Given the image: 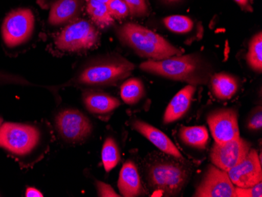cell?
<instances>
[{
	"instance_id": "cell-5",
	"label": "cell",
	"mask_w": 262,
	"mask_h": 197,
	"mask_svg": "<svg viewBox=\"0 0 262 197\" xmlns=\"http://www.w3.org/2000/svg\"><path fill=\"white\" fill-rule=\"evenodd\" d=\"M99 34L91 22L79 19L71 22L55 39L57 49L67 52H79L96 45Z\"/></svg>"
},
{
	"instance_id": "cell-16",
	"label": "cell",
	"mask_w": 262,
	"mask_h": 197,
	"mask_svg": "<svg viewBox=\"0 0 262 197\" xmlns=\"http://www.w3.org/2000/svg\"><path fill=\"white\" fill-rule=\"evenodd\" d=\"M118 188L123 196H139L142 194L141 177L133 161L128 160L123 164L118 180Z\"/></svg>"
},
{
	"instance_id": "cell-18",
	"label": "cell",
	"mask_w": 262,
	"mask_h": 197,
	"mask_svg": "<svg viewBox=\"0 0 262 197\" xmlns=\"http://www.w3.org/2000/svg\"><path fill=\"white\" fill-rule=\"evenodd\" d=\"M210 83L213 95L220 100L230 99L239 90V79L229 73L212 75Z\"/></svg>"
},
{
	"instance_id": "cell-15",
	"label": "cell",
	"mask_w": 262,
	"mask_h": 197,
	"mask_svg": "<svg viewBox=\"0 0 262 197\" xmlns=\"http://www.w3.org/2000/svg\"><path fill=\"white\" fill-rule=\"evenodd\" d=\"M83 0H56L51 5L48 21L59 26L74 21L82 11Z\"/></svg>"
},
{
	"instance_id": "cell-21",
	"label": "cell",
	"mask_w": 262,
	"mask_h": 197,
	"mask_svg": "<svg viewBox=\"0 0 262 197\" xmlns=\"http://www.w3.org/2000/svg\"><path fill=\"white\" fill-rule=\"evenodd\" d=\"M86 10L95 24L105 29L114 23V18L110 15L107 4L99 2L98 0H88Z\"/></svg>"
},
{
	"instance_id": "cell-26",
	"label": "cell",
	"mask_w": 262,
	"mask_h": 197,
	"mask_svg": "<svg viewBox=\"0 0 262 197\" xmlns=\"http://www.w3.org/2000/svg\"><path fill=\"white\" fill-rule=\"evenodd\" d=\"M4 85L34 86L33 83L29 82L26 78L22 77L21 76L0 70V86H4Z\"/></svg>"
},
{
	"instance_id": "cell-24",
	"label": "cell",
	"mask_w": 262,
	"mask_h": 197,
	"mask_svg": "<svg viewBox=\"0 0 262 197\" xmlns=\"http://www.w3.org/2000/svg\"><path fill=\"white\" fill-rule=\"evenodd\" d=\"M163 22L166 29L174 33L186 34L194 27L193 20L184 15L168 16L163 19Z\"/></svg>"
},
{
	"instance_id": "cell-20",
	"label": "cell",
	"mask_w": 262,
	"mask_h": 197,
	"mask_svg": "<svg viewBox=\"0 0 262 197\" xmlns=\"http://www.w3.org/2000/svg\"><path fill=\"white\" fill-rule=\"evenodd\" d=\"M120 96L127 105H135L145 96V89L142 81L131 78L125 81L120 87Z\"/></svg>"
},
{
	"instance_id": "cell-6",
	"label": "cell",
	"mask_w": 262,
	"mask_h": 197,
	"mask_svg": "<svg viewBox=\"0 0 262 197\" xmlns=\"http://www.w3.org/2000/svg\"><path fill=\"white\" fill-rule=\"evenodd\" d=\"M39 138V130L31 125L6 123L0 126V147L15 155L30 154Z\"/></svg>"
},
{
	"instance_id": "cell-19",
	"label": "cell",
	"mask_w": 262,
	"mask_h": 197,
	"mask_svg": "<svg viewBox=\"0 0 262 197\" xmlns=\"http://www.w3.org/2000/svg\"><path fill=\"white\" fill-rule=\"evenodd\" d=\"M181 140L192 148L204 149L209 141V133L204 126H182L179 130Z\"/></svg>"
},
{
	"instance_id": "cell-13",
	"label": "cell",
	"mask_w": 262,
	"mask_h": 197,
	"mask_svg": "<svg viewBox=\"0 0 262 197\" xmlns=\"http://www.w3.org/2000/svg\"><path fill=\"white\" fill-rule=\"evenodd\" d=\"M132 126L135 130L147 138L163 154L171 156L173 158L178 160L183 159V156L177 148L176 145L170 140V138L161 130L156 128L152 125L148 124L140 120H135L132 122Z\"/></svg>"
},
{
	"instance_id": "cell-29",
	"label": "cell",
	"mask_w": 262,
	"mask_h": 197,
	"mask_svg": "<svg viewBox=\"0 0 262 197\" xmlns=\"http://www.w3.org/2000/svg\"><path fill=\"white\" fill-rule=\"evenodd\" d=\"M97 191L98 196L101 197H119L120 196L116 191L113 189L111 185L104 183L103 182H97Z\"/></svg>"
},
{
	"instance_id": "cell-27",
	"label": "cell",
	"mask_w": 262,
	"mask_h": 197,
	"mask_svg": "<svg viewBox=\"0 0 262 197\" xmlns=\"http://www.w3.org/2000/svg\"><path fill=\"white\" fill-rule=\"evenodd\" d=\"M129 10V14L135 17H143L148 14L146 0H124Z\"/></svg>"
},
{
	"instance_id": "cell-7",
	"label": "cell",
	"mask_w": 262,
	"mask_h": 197,
	"mask_svg": "<svg viewBox=\"0 0 262 197\" xmlns=\"http://www.w3.org/2000/svg\"><path fill=\"white\" fill-rule=\"evenodd\" d=\"M34 28L35 17L30 9L12 10L3 22V39L9 48H16L30 39Z\"/></svg>"
},
{
	"instance_id": "cell-8",
	"label": "cell",
	"mask_w": 262,
	"mask_h": 197,
	"mask_svg": "<svg viewBox=\"0 0 262 197\" xmlns=\"http://www.w3.org/2000/svg\"><path fill=\"white\" fill-rule=\"evenodd\" d=\"M55 123L60 136L70 143L82 142L92 133L91 120L77 110L67 108L60 112L56 117Z\"/></svg>"
},
{
	"instance_id": "cell-2",
	"label": "cell",
	"mask_w": 262,
	"mask_h": 197,
	"mask_svg": "<svg viewBox=\"0 0 262 197\" xmlns=\"http://www.w3.org/2000/svg\"><path fill=\"white\" fill-rule=\"evenodd\" d=\"M118 38L138 55L151 61H160L182 54L163 36L135 23H126L116 30Z\"/></svg>"
},
{
	"instance_id": "cell-4",
	"label": "cell",
	"mask_w": 262,
	"mask_h": 197,
	"mask_svg": "<svg viewBox=\"0 0 262 197\" xmlns=\"http://www.w3.org/2000/svg\"><path fill=\"white\" fill-rule=\"evenodd\" d=\"M189 177L188 167L171 159L158 158L147 167L148 184L155 192L164 196H175L180 193Z\"/></svg>"
},
{
	"instance_id": "cell-34",
	"label": "cell",
	"mask_w": 262,
	"mask_h": 197,
	"mask_svg": "<svg viewBox=\"0 0 262 197\" xmlns=\"http://www.w3.org/2000/svg\"><path fill=\"white\" fill-rule=\"evenodd\" d=\"M99 2L104 3V4H108L110 2V0H98Z\"/></svg>"
},
{
	"instance_id": "cell-1",
	"label": "cell",
	"mask_w": 262,
	"mask_h": 197,
	"mask_svg": "<svg viewBox=\"0 0 262 197\" xmlns=\"http://www.w3.org/2000/svg\"><path fill=\"white\" fill-rule=\"evenodd\" d=\"M140 69L151 74L193 86L207 84L213 75L210 64L201 56L195 54H179L160 61L148 60L141 63Z\"/></svg>"
},
{
	"instance_id": "cell-35",
	"label": "cell",
	"mask_w": 262,
	"mask_h": 197,
	"mask_svg": "<svg viewBox=\"0 0 262 197\" xmlns=\"http://www.w3.org/2000/svg\"><path fill=\"white\" fill-rule=\"evenodd\" d=\"M3 123V119L0 117V126H1V125H2Z\"/></svg>"
},
{
	"instance_id": "cell-14",
	"label": "cell",
	"mask_w": 262,
	"mask_h": 197,
	"mask_svg": "<svg viewBox=\"0 0 262 197\" xmlns=\"http://www.w3.org/2000/svg\"><path fill=\"white\" fill-rule=\"evenodd\" d=\"M195 91V86L188 84L177 93L166 107L163 123L168 124L182 119L191 106Z\"/></svg>"
},
{
	"instance_id": "cell-28",
	"label": "cell",
	"mask_w": 262,
	"mask_h": 197,
	"mask_svg": "<svg viewBox=\"0 0 262 197\" xmlns=\"http://www.w3.org/2000/svg\"><path fill=\"white\" fill-rule=\"evenodd\" d=\"M235 195L238 197H261L262 182L256 184L249 188H241L235 186Z\"/></svg>"
},
{
	"instance_id": "cell-10",
	"label": "cell",
	"mask_w": 262,
	"mask_h": 197,
	"mask_svg": "<svg viewBox=\"0 0 262 197\" xmlns=\"http://www.w3.org/2000/svg\"><path fill=\"white\" fill-rule=\"evenodd\" d=\"M195 197H235V186L227 171L210 165L194 193Z\"/></svg>"
},
{
	"instance_id": "cell-33",
	"label": "cell",
	"mask_w": 262,
	"mask_h": 197,
	"mask_svg": "<svg viewBox=\"0 0 262 197\" xmlns=\"http://www.w3.org/2000/svg\"><path fill=\"white\" fill-rule=\"evenodd\" d=\"M162 1H163V2L166 3V4H173L181 2V1H182V0H162Z\"/></svg>"
},
{
	"instance_id": "cell-22",
	"label": "cell",
	"mask_w": 262,
	"mask_h": 197,
	"mask_svg": "<svg viewBox=\"0 0 262 197\" xmlns=\"http://www.w3.org/2000/svg\"><path fill=\"white\" fill-rule=\"evenodd\" d=\"M101 159L106 172H110L120 161V148L114 138H107L101 149Z\"/></svg>"
},
{
	"instance_id": "cell-25",
	"label": "cell",
	"mask_w": 262,
	"mask_h": 197,
	"mask_svg": "<svg viewBox=\"0 0 262 197\" xmlns=\"http://www.w3.org/2000/svg\"><path fill=\"white\" fill-rule=\"evenodd\" d=\"M110 15L114 19L122 20L129 14V8L124 0H110L107 4Z\"/></svg>"
},
{
	"instance_id": "cell-12",
	"label": "cell",
	"mask_w": 262,
	"mask_h": 197,
	"mask_svg": "<svg viewBox=\"0 0 262 197\" xmlns=\"http://www.w3.org/2000/svg\"><path fill=\"white\" fill-rule=\"evenodd\" d=\"M227 173L236 187H251L261 182V163L257 151L251 148L247 157Z\"/></svg>"
},
{
	"instance_id": "cell-23",
	"label": "cell",
	"mask_w": 262,
	"mask_h": 197,
	"mask_svg": "<svg viewBox=\"0 0 262 197\" xmlns=\"http://www.w3.org/2000/svg\"><path fill=\"white\" fill-rule=\"evenodd\" d=\"M247 64L256 73L262 71V33L258 32L249 43L248 52L246 56Z\"/></svg>"
},
{
	"instance_id": "cell-17",
	"label": "cell",
	"mask_w": 262,
	"mask_h": 197,
	"mask_svg": "<svg viewBox=\"0 0 262 197\" xmlns=\"http://www.w3.org/2000/svg\"><path fill=\"white\" fill-rule=\"evenodd\" d=\"M82 100L86 110L95 115L108 114L120 105L117 98L104 93L86 92Z\"/></svg>"
},
{
	"instance_id": "cell-11",
	"label": "cell",
	"mask_w": 262,
	"mask_h": 197,
	"mask_svg": "<svg viewBox=\"0 0 262 197\" xmlns=\"http://www.w3.org/2000/svg\"><path fill=\"white\" fill-rule=\"evenodd\" d=\"M210 133L217 144H223L239 138L238 113L232 108H222L212 112L207 117Z\"/></svg>"
},
{
	"instance_id": "cell-9",
	"label": "cell",
	"mask_w": 262,
	"mask_h": 197,
	"mask_svg": "<svg viewBox=\"0 0 262 197\" xmlns=\"http://www.w3.org/2000/svg\"><path fill=\"white\" fill-rule=\"evenodd\" d=\"M250 149L251 144L241 137L223 144L214 142L210 150V160L213 165L229 171L247 157Z\"/></svg>"
},
{
	"instance_id": "cell-3",
	"label": "cell",
	"mask_w": 262,
	"mask_h": 197,
	"mask_svg": "<svg viewBox=\"0 0 262 197\" xmlns=\"http://www.w3.org/2000/svg\"><path fill=\"white\" fill-rule=\"evenodd\" d=\"M135 64L120 55L93 60L79 72L76 83L85 86H110L123 80L135 70Z\"/></svg>"
},
{
	"instance_id": "cell-31",
	"label": "cell",
	"mask_w": 262,
	"mask_h": 197,
	"mask_svg": "<svg viewBox=\"0 0 262 197\" xmlns=\"http://www.w3.org/2000/svg\"><path fill=\"white\" fill-rule=\"evenodd\" d=\"M234 1L241 7L242 10L249 11V12L253 11V7L251 4V0H234Z\"/></svg>"
},
{
	"instance_id": "cell-32",
	"label": "cell",
	"mask_w": 262,
	"mask_h": 197,
	"mask_svg": "<svg viewBox=\"0 0 262 197\" xmlns=\"http://www.w3.org/2000/svg\"><path fill=\"white\" fill-rule=\"evenodd\" d=\"M26 196L27 197H42V192L39 189H35L33 187L28 188L26 192Z\"/></svg>"
},
{
	"instance_id": "cell-30",
	"label": "cell",
	"mask_w": 262,
	"mask_h": 197,
	"mask_svg": "<svg viewBox=\"0 0 262 197\" xmlns=\"http://www.w3.org/2000/svg\"><path fill=\"white\" fill-rule=\"evenodd\" d=\"M262 126V113L261 110L259 108L258 112H256L253 115L248 122L249 129L252 130H258L261 129Z\"/></svg>"
}]
</instances>
